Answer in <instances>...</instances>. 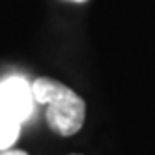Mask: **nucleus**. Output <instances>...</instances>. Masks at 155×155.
Here are the masks:
<instances>
[{"label":"nucleus","instance_id":"f257e3e1","mask_svg":"<svg viewBox=\"0 0 155 155\" xmlns=\"http://www.w3.org/2000/svg\"><path fill=\"white\" fill-rule=\"evenodd\" d=\"M32 94L36 103L47 105V124L62 137H71L81 131L86 116V105L81 95H77L65 84L39 77L32 82Z\"/></svg>","mask_w":155,"mask_h":155},{"label":"nucleus","instance_id":"f03ea898","mask_svg":"<svg viewBox=\"0 0 155 155\" xmlns=\"http://www.w3.org/2000/svg\"><path fill=\"white\" fill-rule=\"evenodd\" d=\"M0 103L12 112L21 124L26 121L34 110V94L32 84L23 77H8L0 82Z\"/></svg>","mask_w":155,"mask_h":155},{"label":"nucleus","instance_id":"7ed1b4c3","mask_svg":"<svg viewBox=\"0 0 155 155\" xmlns=\"http://www.w3.org/2000/svg\"><path fill=\"white\" fill-rule=\"evenodd\" d=\"M21 121L0 103V151L12 148L21 133Z\"/></svg>","mask_w":155,"mask_h":155},{"label":"nucleus","instance_id":"20e7f679","mask_svg":"<svg viewBox=\"0 0 155 155\" xmlns=\"http://www.w3.org/2000/svg\"><path fill=\"white\" fill-rule=\"evenodd\" d=\"M0 155H28V153H26V151H23V150L8 148V150H2V151H0Z\"/></svg>","mask_w":155,"mask_h":155},{"label":"nucleus","instance_id":"39448f33","mask_svg":"<svg viewBox=\"0 0 155 155\" xmlns=\"http://www.w3.org/2000/svg\"><path fill=\"white\" fill-rule=\"evenodd\" d=\"M73 2H86V0H73Z\"/></svg>","mask_w":155,"mask_h":155}]
</instances>
